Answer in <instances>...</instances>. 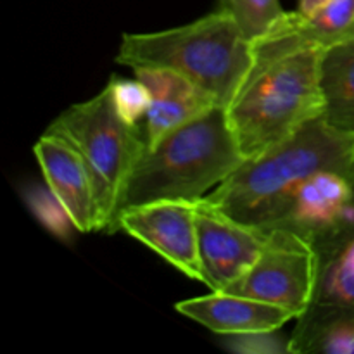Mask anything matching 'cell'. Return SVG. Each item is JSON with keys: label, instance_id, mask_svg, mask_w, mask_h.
Returning <instances> with one entry per match:
<instances>
[{"label": "cell", "instance_id": "obj_1", "mask_svg": "<svg viewBox=\"0 0 354 354\" xmlns=\"http://www.w3.org/2000/svg\"><path fill=\"white\" fill-rule=\"evenodd\" d=\"M254 62L234 100L228 121L245 159L256 158L324 114L320 62L324 47L261 37Z\"/></svg>", "mask_w": 354, "mask_h": 354}, {"label": "cell", "instance_id": "obj_2", "mask_svg": "<svg viewBox=\"0 0 354 354\" xmlns=\"http://www.w3.org/2000/svg\"><path fill=\"white\" fill-rule=\"evenodd\" d=\"M353 162L354 135L332 128L322 114L263 154L245 159L201 201L235 221L270 232L306 180Z\"/></svg>", "mask_w": 354, "mask_h": 354}, {"label": "cell", "instance_id": "obj_3", "mask_svg": "<svg viewBox=\"0 0 354 354\" xmlns=\"http://www.w3.org/2000/svg\"><path fill=\"white\" fill-rule=\"evenodd\" d=\"M244 161L227 107L216 104L144 149L121 190L111 234L120 214L131 207L161 201L197 203Z\"/></svg>", "mask_w": 354, "mask_h": 354}, {"label": "cell", "instance_id": "obj_4", "mask_svg": "<svg viewBox=\"0 0 354 354\" xmlns=\"http://www.w3.org/2000/svg\"><path fill=\"white\" fill-rule=\"evenodd\" d=\"M116 62L131 69H173L228 107L254 62V52L237 21L218 9L171 30L123 35Z\"/></svg>", "mask_w": 354, "mask_h": 354}, {"label": "cell", "instance_id": "obj_5", "mask_svg": "<svg viewBox=\"0 0 354 354\" xmlns=\"http://www.w3.org/2000/svg\"><path fill=\"white\" fill-rule=\"evenodd\" d=\"M45 133L62 138L82 156L93 183L97 232H111L124 182L147 147L144 123L131 124L121 116L107 83L95 97L62 111Z\"/></svg>", "mask_w": 354, "mask_h": 354}, {"label": "cell", "instance_id": "obj_6", "mask_svg": "<svg viewBox=\"0 0 354 354\" xmlns=\"http://www.w3.org/2000/svg\"><path fill=\"white\" fill-rule=\"evenodd\" d=\"M318 275L313 299L296 318L292 354L354 348V166L353 192L337 220L313 242Z\"/></svg>", "mask_w": 354, "mask_h": 354}, {"label": "cell", "instance_id": "obj_7", "mask_svg": "<svg viewBox=\"0 0 354 354\" xmlns=\"http://www.w3.org/2000/svg\"><path fill=\"white\" fill-rule=\"evenodd\" d=\"M318 261L313 245L289 230L275 228L254 265L221 292L275 304L299 318L317 287Z\"/></svg>", "mask_w": 354, "mask_h": 354}, {"label": "cell", "instance_id": "obj_8", "mask_svg": "<svg viewBox=\"0 0 354 354\" xmlns=\"http://www.w3.org/2000/svg\"><path fill=\"white\" fill-rule=\"evenodd\" d=\"M196 209L203 283L214 292H221L254 265L268 232L235 221L203 201H197Z\"/></svg>", "mask_w": 354, "mask_h": 354}, {"label": "cell", "instance_id": "obj_9", "mask_svg": "<svg viewBox=\"0 0 354 354\" xmlns=\"http://www.w3.org/2000/svg\"><path fill=\"white\" fill-rule=\"evenodd\" d=\"M196 211V203L187 201L144 204L121 213L116 221V232H127L183 275L203 282Z\"/></svg>", "mask_w": 354, "mask_h": 354}, {"label": "cell", "instance_id": "obj_10", "mask_svg": "<svg viewBox=\"0 0 354 354\" xmlns=\"http://www.w3.org/2000/svg\"><path fill=\"white\" fill-rule=\"evenodd\" d=\"M45 183L78 232H97L93 183L82 156L62 138L44 133L33 147Z\"/></svg>", "mask_w": 354, "mask_h": 354}, {"label": "cell", "instance_id": "obj_11", "mask_svg": "<svg viewBox=\"0 0 354 354\" xmlns=\"http://www.w3.org/2000/svg\"><path fill=\"white\" fill-rule=\"evenodd\" d=\"M133 76L147 86L151 106L144 120L147 145L216 106V100L180 73L166 68H135Z\"/></svg>", "mask_w": 354, "mask_h": 354}, {"label": "cell", "instance_id": "obj_12", "mask_svg": "<svg viewBox=\"0 0 354 354\" xmlns=\"http://www.w3.org/2000/svg\"><path fill=\"white\" fill-rule=\"evenodd\" d=\"M353 166L317 173L287 204L275 228L289 230L313 244L334 225L353 192ZM273 228V230H275Z\"/></svg>", "mask_w": 354, "mask_h": 354}, {"label": "cell", "instance_id": "obj_13", "mask_svg": "<svg viewBox=\"0 0 354 354\" xmlns=\"http://www.w3.org/2000/svg\"><path fill=\"white\" fill-rule=\"evenodd\" d=\"M183 317L221 335L280 330L294 315L275 304L230 292H214L176 304Z\"/></svg>", "mask_w": 354, "mask_h": 354}, {"label": "cell", "instance_id": "obj_14", "mask_svg": "<svg viewBox=\"0 0 354 354\" xmlns=\"http://www.w3.org/2000/svg\"><path fill=\"white\" fill-rule=\"evenodd\" d=\"M320 88L325 121L335 130L354 135V33L324 48Z\"/></svg>", "mask_w": 354, "mask_h": 354}, {"label": "cell", "instance_id": "obj_15", "mask_svg": "<svg viewBox=\"0 0 354 354\" xmlns=\"http://www.w3.org/2000/svg\"><path fill=\"white\" fill-rule=\"evenodd\" d=\"M218 9L230 14L249 40H258L287 10L280 0H216Z\"/></svg>", "mask_w": 354, "mask_h": 354}, {"label": "cell", "instance_id": "obj_16", "mask_svg": "<svg viewBox=\"0 0 354 354\" xmlns=\"http://www.w3.org/2000/svg\"><path fill=\"white\" fill-rule=\"evenodd\" d=\"M111 90H113L114 104L121 116L131 124H142L147 116L149 106H151V93L147 86L137 78H120L113 76L109 80Z\"/></svg>", "mask_w": 354, "mask_h": 354}, {"label": "cell", "instance_id": "obj_17", "mask_svg": "<svg viewBox=\"0 0 354 354\" xmlns=\"http://www.w3.org/2000/svg\"><path fill=\"white\" fill-rule=\"evenodd\" d=\"M223 342L230 351L242 354L290 353L289 337H283L279 330L248 332V334L225 335Z\"/></svg>", "mask_w": 354, "mask_h": 354}, {"label": "cell", "instance_id": "obj_18", "mask_svg": "<svg viewBox=\"0 0 354 354\" xmlns=\"http://www.w3.org/2000/svg\"><path fill=\"white\" fill-rule=\"evenodd\" d=\"M30 203L38 220L59 237H66L71 228H75L69 214L66 213L62 204L55 199L54 194L48 190V187L47 190H35L33 196L30 197Z\"/></svg>", "mask_w": 354, "mask_h": 354}, {"label": "cell", "instance_id": "obj_19", "mask_svg": "<svg viewBox=\"0 0 354 354\" xmlns=\"http://www.w3.org/2000/svg\"><path fill=\"white\" fill-rule=\"evenodd\" d=\"M327 2H330V0H299L297 10H299L301 14H304V16H310V14H313L315 10L320 9V7L325 6Z\"/></svg>", "mask_w": 354, "mask_h": 354}]
</instances>
